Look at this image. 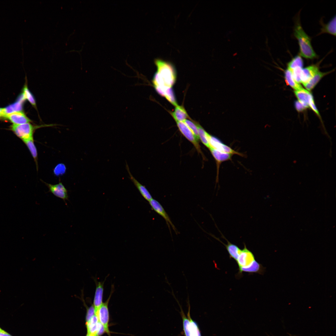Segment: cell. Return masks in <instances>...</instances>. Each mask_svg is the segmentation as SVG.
I'll return each mask as SVG.
<instances>
[{"mask_svg": "<svg viewBox=\"0 0 336 336\" xmlns=\"http://www.w3.org/2000/svg\"><path fill=\"white\" fill-rule=\"evenodd\" d=\"M299 17L296 19L294 27V35L298 41L299 55L306 59L316 58L318 56L313 48L311 38L303 30Z\"/></svg>", "mask_w": 336, "mask_h": 336, "instance_id": "obj_1", "label": "cell"}, {"mask_svg": "<svg viewBox=\"0 0 336 336\" xmlns=\"http://www.w3.org/2000/svg\"><path fill=\"white\" fill-rule=\"evenodd\" d=\"M154 63L157 67L156 73L164 86L171 87L176 79L175 70L173 65L170 62L159 58L155 59Z\"/></svg>", "mask_w": 336, "mask_h": 336, "instance_id": "obj_2", "label": "cell"}, {"mask_svg": "<svg viewBox=\"0 0 336 336\" xmlns=\"http://www.w3.org/2000/svg\"><path fill=\"white\" fill-rule=\"evenodd\" d=\"M172 295L175 298L180 308V314L182 320L183 330L184 336H202L198 325L197 322L191 318L190 315V306L189 296H188L187 303L188 305V310L186 316L184 313L181 306L176 299L172 291Z\"/></svg>", "mask_w": 336, "mask_h": 336, "instance_id": "obj_3", "label": "cell"}, {"mask_svg": "<svg viewBox=\"0 0 336 336\" xmlns=\"http://www.w3.org/2000/svg\"><path fill=\"white\" fill-rule=\"evenodd\" d=\"M45 125L33 126L30 123L21 124L11 125L10 129L23 141L33 137L35 129Z\"/></svg>", "mask_w": 336, "mask_h": 336, "instance_id": "obj_4", "label": "cell"}, {"mask_svg": "<svg viewBox=\"0 0 336 336\" xmlns=\"http://www.w3.org/2000/svg\"><path fill=\"white\" fill-rule=\"evenodd\" d=\"M110 294L105 302H103L101 306L96 311V314L97 315L99 321L103 326L105 332L110 336V332L109 329V312L108 308V304L111 297L114 292V286H112Z\"/></svg>", "mask_w": 336, "mask_h": 336, "instance_id": "obj_5", "label": "cell"}, {"mask_svg": "<svg viewBox=\"0 0 336 336\" xmlns=\"http://www.w3.org/2000/svg\"><path fill=\"white\" fill-rule=\"evenodd\" d=\"M176 124L178 128L182 135L194 145L198 153L200 154L204 158L198 141L191 130L184 122H177Z\"/></svg>", "mask_w": 336, "mask_h": 336, "instance_id": "obj_6", "label": "cell"}, {"mask_svg": "<svg viewBox=\"0 0 336 336\" xmlns=\"http://www.w3.org/2000/svg\"><path fill=\"white\" fill-rule=\"evenodd\" d=\"M208 138L210 147L221 152L230 153L233 155L236 154L243 156V154L237 152L230 147L223 143L219 139L208 133Z\"/></svg>", "mask_w": 336, "mask_h": 336, "instance_id": "obj_7", "label": "cell"}, {"mask_svg": "<svg viewBox=\"0 0 336 336\" xmlns=\"http://www.w3.org/2000/svg\"><path fill=\"white\" fill-rule=\"evenodd\" d=\"M42 181L48 188V192L52 193L55 196L63 199L65 204L67 205L66 200L69 201L68 191L62 182H59L57 184H52L43 181Z\"/></svg>", "mask_w": 336, "mask_h": 336, "instance_id": "obj_8", "label": "cell"}, {"mask_svg": "<svg viewBox=\"0 0 336 336\" xmlns=\"http://www.w3.org/2000/svg\"><path fill=\"white\" fill-rule=\"evenodd\" d=\"M149 202L152 208L165 220L169 229L170 233L171 234L170 226H171L173 230L176 234L179 233L178 231L172 222L169 216L160 203L153 198H152Z\"/></svg>", "mask_w": 336, "mask_h": 336, "instance_id": "obj_9", "label": "cell"}, {"mask_svg": "<svg viewBox=\"0 0 336 336\" xmlns=\"http://www.w3.org/2000/svg\"><path fill=\"white\" fill-rule=\"evenodd\" d=\"M255 260L253 254L247 248L244 244V247L241 250L236 261L238 267H247L251 264Z\"/></svg>", "mask_w": 336, "mask_h": 336, "instance_id": "obj_10", "label": "cell"}, {"mask_svg": "<svg viewBox=\"0 0 336 336\" xmlns=\"http://www.w3.org/2000/svg\"><path fill=\"white\" fill-rule=\"evenodd\" d=\"M209 149L216 162L217 175L216 182L217 183L218 180L219 169L221 163L224 161L231 160L233 155L221 152L211 147Z\"/></svg>", "mask_w": 336, "mask_h": 336, "instance_id": "obj_11", "label": "cell"}, {"mask_svg": "<svg viewBox=\"0 0 336 336\" xmlns=\"http://www.w3.org/2000/svg\"><path fill=\"white\" fill-rule=\"evenodd\" d=\"M4 117L8 119L13 124L19 125L29 123L31 121L22 111L13 112L7 114Z\"/></svg>", "mask_w": 336, "mask_h": 336, "instance_id": "obj_12", "label": "cell"}, {"mask_svg": "<svg viewBox=\"0 0 336 336\" xmlns=\"http://www.w3.org/2000/svg\"><path fill=\"white\" fill-rule=\"evenodd\" d=\"M126 169L128 173L130 180L137 188L142 197L147 201H150L152 198L151 194L146 187L139 182L131 173L127 162H126Z\"/></svg>", "mask_w": 336, "mask_h": 336, "instance_id": "obj_13", "label": "cell"}, {"mask_svg": "<svg viewBox=\"0 0 336 336\" xmlns=\"http://www.w3.org/2000/svg\"><path fill=\"white\" fill-rule=\"evenodd\" d=\"M105 281L98 282L96 280L95 281L96 288L93 305L96 311L103 303V298Z\"/></svg>", "mask_w": 336, "mask_h": 336, "instance_id": "obj_14", "label": "cell"}, {"mask_svg": "<svg viewBox=\"0 0 336 336\" xmlns=\"http://www.w3.org/2000/svg\"><path fill=\"white\" fill-rule=\"evenodd\" d=\"M319 71L318 67L316 65H310L302 68L301 77V83L303 85H304Z\"/></svg>", "mask_w": 336, "mask_h": 336, "instance_id": "obj_15", "label": "cell"}, {"mask_svg": "<svg viewBox=\"0 0 336 336\" xmlns=\"http://www.w3.org/2000/svg\"><path fill=\"white\" fill-rule=\"evenodd\" d=\"M221 234L222 235V236L227 241V243L226 244L224 243L219 239L216 237L215 236H212L221 242L225 246L229 254L230 258L233 259L236 261L241 251V249H240L236 245L231 243L225 238L222 234Z\"/></svg>", "mask_w": 336, "mask_h": 336, "instance_id": "obj_16", "label": "cell"}, {"mask_svg": "<svg viewBox=\"0 0 336 336\" xmlns=\"http://www.w3.org/2000/svg\"><path fill=\"white\" fill-rule=\"evenodd\" d=\"M238 269L239 274H241L243 272H246L250 273H257L263 274L265 270V268L262 265L255 260L249 266L239 268Z\"/></svg>", "mask_w": 336, "mask_h": 336, "instance_id": "obj_17", "label": "cell"}, {"mask_svg": "<svg viewBox=\"0 0 336 336\" xmlns=\"http://www.w3.org/2000/svg\"><path fill=\"white\" fill-rule=\"evenodd\" d=\"M25 100L22 94L18 97L17 101L4 108V117L8 114L16 112L22 111V103Z\"/></svg>", "mask_w": 336, "mask_h": 336, "instance_id": "obj_18", "label": "cell"}, {"mask_svg": "<svg viewBox=\"0 0 336 336\" xmlns=\"http://www.w3.org/2000/svg\"><path fill=\"white\" fill-rule=\"evenodd\" d=\"M294 92L298 101L302 104L307 108H309L310 100L313 97L312 94L308 91L303 88L295 91Z\"/></svg>", "mask_w": 336, "mask_h": 336, "instance_id": "obj_19", "label": "cell"}, {"mask_svg": "<svg viewBox=\"0 0 336 336\" xmlns=\"http://www.w3.org/2000/svg\"><path fill=\"white\" fill-rule=\"evenodd\" d=\"M336 17L335 16L328 22L324 24L322 22H320L322 27L319 35L324 33H327L334 36H336Z\"/></svg>", "mask_w": 336, "mask_h": 336, "instance_id": "obj_20", "label": "cell"}, {"mask_svg": "<svg viewBox=\"0 0 336 336\" xmlns=\"http://www.w3.org/2000/svg\"><path fill=\"white\" fill-rule=\"evenodd\" d=\"M171 115L176 122H184L189 118L184 108L182 106L178 105L175 106L174 111L171 113Z\"/></svg>", "mask_w": 336, "mask_h": 336, "instance_id": "obj_21", "label": "cell"}, {"mask_svg": "<svg viewBox=\"0 0 336 336\" xmlns=\"http://www.w3.org/2000/svg\"><path fill=\"white\" fill-rule=\"evenodd\" d=\"M328 73V72H323L319 71L307 83L304 85V87L307 91H310L314 88L320 80Z\"/></svg>", "mask_w": 336, "mask_h": 336, "instance_id": "obj_22", "label": "cell"}, {"mask_svg": "<svg viewBox=\"0 0 336 336\" xmlns=\"http://www.w3.org/2000/svg\"><path fill=\"white\" fill-rule=\"evenodd\" d=\"M29 150L35 162L37 169H38V153L35 144L33 137L23 141Z\"/></svg>", "mask_w": 336, "mask_h": 336, "instance_id": "obj_23", "label": "cell"}, {"mask_svg": "<svg viewBox=\"0 0 336 336\" xmlns=\"http://www.w3.org/2000/svg\"><path fill=\"white\" fill-rule=\"evenodd\" d=\"M285 78L287 83L295 91L303 88L300 84L296 82L293 77L292 71L288 68L285 72Z\"/></svg>", "mask_w": 336, "mask_h": 336, "instance_id": "obj_24", "label": "cell"}, {"mask_svg": "<svg viewBox=\"0 0 336 336\" xmlns=\"http://www.w3.org/2000/svg\"><path fill=\"white\" fill-rule=\"evenodd\" d=\"M197 125L199 139L202 143L208 149L210 147L208 138V133L198 124L196 122Z\"/></svg>", "mask_w": 336, "mask_h": 336, "instance_id": "obj_25", "label": "cell"}, {"mask_svg": "<svg viewBox=\"0 0 336 336\" xmlns=\"http://www.w3.org/2000/svg\"><path fill=\"white\" fill-rule=\"evenodd\" d=\"M303 65V61L301 56L297 55L293 58L287 63V68L292 70L296 67L302 68Z\"/></svg>", "mask_w": 336, "mask_h": 336, "instance_id": "obj_26", "label": "cell"}, {"mask_svg": "<svg viewBox=\"0 0 336 336\" xmlns=\"http://www.w3.org/2000/svg\"><path fill=\"white\" fill-rule=\"evenodd\" d=\"M164 97L175 106L178 105L171 87H167L166 88Z\"/></svg>", "mask_w": 336, "mask_h": 336, "instance_id": "obj_27", "label": "cell"}, {"mask_svg": "<svg viewBox=\"0 0 336 336\" xmlns=\"http://www.w3.org/2000/svg\"><path fill=\"white\" fill-rule=\"evenodd\" d=\"M22 94L25 99H27L34 107L36 108L35 98L26 86H25L24 87Z\"/></svg>", "mask_w": 336, "mask_h": 336, "instance_id": "obj_28", "label": "cell"}, {"mask_svg": "<svg viewBox=\"0 0 336 336\" xmlns=\"http://www.w3.org/2000/svg\"><path fill=\"white\" fill-rule=\"evenodd\" d=\"M184 122L191 130L197 139L199 141V138L198 129L196 122H193L190 120L186 119Z\"/></svg>", "mask_w": 336, "mask_h": 336, "instance_id": "obj_29", "label": "cell"}, {"mask_svg": "<svg viewBox=\"0 0 336 336\" xmlns=\"http://www.w3.org/2000/svg\"><path fill=\"white\" fill-rule=\"evenodd\" d=\"M302 68L301 67H296L292 70H291L292 73L293 77L296 81L298 83H301V77Z\"/></svg>", "mask_w": 336, "mask_h": 336, "instance_id": "obj_30", "label": "cell"}, {"mask_svg": "<svg viewBox=\"0 0 336 336\" xmlns=\"http://www.w3.org/2000/svg\"><path fill=\"white\" fill-rule=\"evenodd\" d=\"M66 167L63 164H59L56 166L54 170L55 175H58L63 174L65 172Z\"/></svg>", "mask_w": 336, "mask_h": 336, "instance_id": "obj_31", "label": "cell"}, {"mask_svg": "<svg viewBox=\"0 0 336 336\" xmlns=\"http://www.w3.org/2000/svg\"><path fill=\"white\" fill-rule=\"evenodd\" d=\"M95 314H96L95 309L93 305H92L87 309L86 318V322L89 321L91 318Z\"/></svg>", "mask_w": 336, "mask_h": 336, "instance_id": "obj_32", "label": "cell"}, {"mask_svg": "<svg viewBox=\"0 0 336 336\" xmlns=\"http://www.w3.org/2000/svg\"><path fill=\"white\" fill-rule=\"evenodd\" d=\"M309 106L313 110L319 117H320L319 113L315 106L313 99V97L310 99L309 102Z\"/></svg>", "mask_w": 336, "mask_h": 336, "instance_id": "obj_33", "label": "cell"}, {"mask_svg": "<svg viewBox=\"0 0 336 336\" xmlns=\"http://www.w3.org/2000/svg\"><path fill=\"white\" fill-rule=\"evenodd\" d=\"M295 106L296 110L298 112H301L307 108L299 101L295 102Z\"/></svg>", "mask_w": 336, "mask_h": 336, "instance_id": "obj_34", "label": "cell"}, {"mask_svg": "<svg viewBox=\"0 0 336 336\" xmlns=\"http://www.w3.org/2000/svg\"><path fill=\"white\" fill-rule=\"evenodd\" d=\"M0 336H12L6 331L3 330L0 332Z\"/></svg>", "mask_w": 336, "mask_h": 336, "instance_id": "obj_35", "label": "cell"}, {"mask_svg": "<svg viewBox=\"0 0 336 336\" xmlns=\"http://www.w3.org/2000/svg\"><path fill=\"white\" fill-rule=\"evenodd\" d=\"M4 108H0V114H2L3 115V117L4 116V114L3 113Z\"/></svg>", "mask_w": 336, "mask_h": 336, "instance_id": "obj_36", "label": "cell"}, {"mask_svg": "<svg viewBox=\"0 0 336 336\" xmlns=\"http://www.w3.org/2000/svg\"><path fill=\"white\" fill-rule=\"evenodd\" d=\"M86 336H94V335H91V334H88L87 333Z\"/></svg>", "mask_w": 336, "mask_h": 336, "instance_id": "obj_37", "label": "cell"}, {"mask_svg": "<svg viewBox=\"0 0 336 336\" xmlns=\"http://www.w3.org/2000/svg\"><path fill=\"white\" fill-rule=\"evenodd\" d=\"M2 117H3V115L2 114H0V119Z\"/></svg>", "mask_w": 336, "mask_h": 336, "instance_id": "obj_38", "label": "cell"}, {"mask_svg": "<svg viewBox=\"0 0 336 336\" xmlns=\"http://www.w3.org/2000/svg\"><path fill=\"white\" fill-rule=\"evenodd\" d=\"M3 329H1V328H0V331H3Z\"/></svg>", "mask_w": 336, "mask_h": 336, "instance_id": "obj_39", "label": "cell"}]
</instances>
